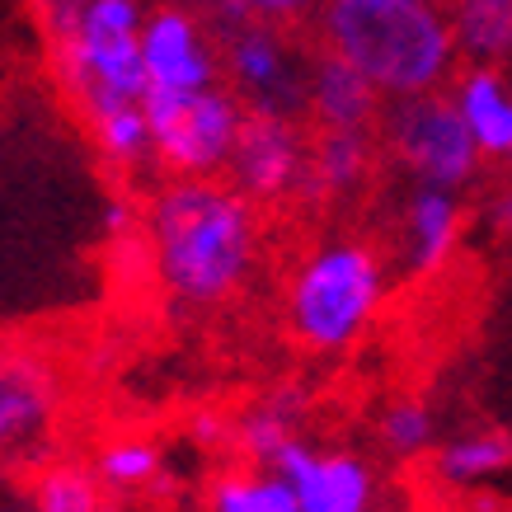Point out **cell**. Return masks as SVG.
Listing matches in <instances>:
<instances>
[{
    "label": "cell",
    "mask_w": 512,
    "mask_h": 512,
    "mask_svg": "<svg viewBox=\"0 0 512 512\" xmlns=\"http://www.w3.org/2000/svg\"><path fill=\"white\" fill-rule=\"evenodd\" d=\"M151 273L179 311H217L254 273L259 217L240 188L217 179H170L141 207Z\"/></svg>",
    "instance_id": "6da1fadb"
},
{
    "label": "cell",
    "mask_w": 512,
    "mask_h": 512,
    "mask_svg": "<svg viewBox=\"0 0 512 512\" xmlns=\"http://www.w3.org/2000/svg\"><path fill=\"white\" fill-rule=\"evenodd\" d=\"M160 5H179V10H198V15H207L217 0H160Z\"/></svg>",
    "instance_id": "f1b7e54d"
},
{
    "label": "cell",
    "mask_w": 512,
    "mask_h": 512,
    "mask_svg": "<svg viewBox=\"0 0 512 512\" xmlns=\"http://www.w3.org/2000/svg\"><path fill=\"white\" fill-rule=\"evenodd\" d=\"M320 47L372 80L381 99L447 90L461 71L447 0H320Z\"/></svg>",
    "instance_id": "7a4b0ae2"
},
{
    "label": "cell",
    "mask_w": 512,
    "mask_h": 512,
    "mask_svg": "<svg viewBox=\"0 0 512 512\" xmlns=\"http://www.w3.org/2000/svg\"><path fill=\"white\" fill-rule=\"evenodd\" d=\"M240 94L217 80L193 94H146V123L156 141V165L170 179H217L235 156L245 127Z\"/></svg>",
    "instance_id": "52a82bcc"
},
{
    "label": "cell",
    "mask_w": 512,
    "mask_h": 512,
    "mask_svg": "<svg viewBox=\"0 0 512 512\" xmlns=\"http://www.w3.org/2000/svg\"><path fill=\"white\" fill-rule=\"evenodd\" d=\"M141 62H146V94H193L221 80V52L198 10L151 5L141 24Z\"/></svg>",
    "instance_id": "9c48e42d"
},
{
    "label": "cell",
    "mask_w": 512,
    "mask_h": 512,
    "mask_svg": "<svg viewBox=\"0 0 512 512\" xmlns=\"http://www.w3.org/2000/svg\"><path fill=\"white\" fill-rule=\"evenodd\" d=\"M57 404H62V386L43 357L19 353V348L0 353V423H5L10 456L33 451L52 433Z\"/></svg>",
    "instance_id": "7c38bea8"
},
{
    "label": "cell",
    "mask_w": 512,
    "mask_h": 512,
    "mask_svg": "<svg viewBox=\"0 0 512 512\" xmlns=\"http://www.w3.org/2000/svg\"><path fill=\"white\" fill-rule=\"evenodd\" d=\"M395 268L409 282L442 278L466 240V202L456 188L409 184L395 207Z\"/></svg>",
    "instance_id": "30bf717a"
},
{
    "label": "cell",
    "mask_w": 512,
    "mask_h": 512,
    "mask_svg": "<svg viewBox=\"0 0 512 512\" xmlns=\"http://www.w3.org/2000/svg\"><path fill=\"white\" fill-rule=\"evenodd\" d=\"M273 470L292 484L301 512H376L381 503L376 470L348 447H315L306 437H292Z\"/></svg>",
    "instance_id": "8fae6325"
},
{
    "label": "cell",
    "mask_w": 512,
    "mask_h": 512,
    "mask_svg": "<svg viewBox=\"0 0 512 512\" xmlns=\"http://www.w3.org/2000/svg\"><path fill=\"white\" fill-rule=\"evenodd\" d=\"M484 221H489L498 235L512 231V188H498V193H489V202H484Z\"/></svg>",
    "instance_id": "484cf974"
},
{
    "label": "cell",
    "mask_w": 512,
    "mask_h": 512,
    "mask_svg": "<svg viewBox=\"0 0 512 512\" xmlns=\"http://www.w3.org/2000/svg\"><path fill=\"white\" fill-rule=\"evenodd\" d=\"M193 433H198V442H221V437H226V428H221V423L212 419V414H198Z\"/></svg>",
    "instance_id": "83f0119b"
},
{
    "label": "cell",
    "mask_w": 512,
    "mask_h": 512,
    "mask_svg": "<svg viewBox=\"0 0 512 512\" xmlns=\"http://www.w3.org/2000/svg\"><path fill=\"white\" fill-rule=\"evenodd\" d=\"M376 141L409 184H437L461 193L480 179L484 156L447 90L386 99Z\"/></svg>",
    "instance_id": "8992f818"
},
{
    "label": "cell",
    "mask_w": 512,
    "mask_h": 512,
    "mask_svg": "<svg viewBox=\"0 0 512 512\" xmlns=\"http://www.w3.org/2000/svg\"><path fill=\"white\" fill-rule=\"evenodd\" d=\"M207 29L221 52V80L240 94L249 113L306 118V76L311 47H301L287 24L254 19L240 0H217L207 10Z\"/></svg>",
    "instance_id": "5b68a950"
},
{
    "label": "cell",
    "mask_w": 512,
    "mask_h": 512,
    "mask_svg": "<svg viewBox=\"0 0 512 512\" xmlns=\"http://www.w3.org/2000/svg\"><path fill=\"white\" fill-rule=\"evenodd\" d=\"M156 0H85L76 19L52 29L57 76L76 109L99 99H137L146 104V62H141V24Z\"/></svg>",
    "instance_id": "277c9868"
},
{
    "label": "cell",
    "mask_w": 512,
    "mask_h": 512,
    "mask_svg": "<svg viewBox=\"0 0 512 512\" xmlns=\"http://www.w3.org/2000/svg\"><path fill=\"white\" fill-rule=\"evenodd\" d=\"M447 24L461 66L512 71V0H447Z\"/></svg>",
    "instance_id": "e0dca14e"
},
{
    "label": "cell",
    "mask_w": 512,
    "mask_h": 512,
    "mask_svg": "<svg viewBox=\"0 0 512 512\" xmlns=\"http://www.w3.org/2000/svg\"><path fill=\"white\" fill-rule=\"evenodd\" d=\"M104 231H109L113 240H127L132 231H141V207L132 198H123V193H113V198L104 202Z\"/></svg>",
    "instance_id": "d4e9b609"
},
{
    "label": "cell",
    "mask_w": 512,
    "mask_h": 512,
    "mask_svg": "<svg viewBox=\"0 0 512 512\" xmlns=\"http://www.w3.org/2000/svg\"><path fill=\"white\" fill-rule=\"evenodd\" d=\"M306 118H273V113H245L235 156L226 165L240 193L254 207H273V202L301 198L306 184V160H311V137H306Z\"/></svg>",
    "instance_id": "ba28073f"
},
{
    "label": "cell",
    "mask_w": 512,
    "mask_h": 512,
    "mask_svg": "<svg viewBox=\"0 0 512 512\" xmlns=\"http://www.w3.org/2000/svg\"><path fill=\"white\" fill-rule=\"evenodd\" d=\"M386 99L372 80L339 52H311V76H306V118L315 132H376Z\"/></svg>",
    "instance_id": "4fadbf2b"
},
{
    "label": "cell",
    "mask_w": 512,
    "mask_h": 512,
    "mask_svg": "<svg viewBox=\"0 0 512 512\" xmlns=\"http://www.w3.org/2000/svg\"><path fill=\"white\" fill-rule=\"evenodd\" d=\"M165 470V451L151 442V437H113L104 447L94 451V475L104 489H146V484L160 480Z\"/></svg>",
    "instance_id": "7402d4cb"
},
{
    "label": "cell",
    "mask_w": 512,
    "mask_h": 512,
    "mask_svg": "<svg viewBox=\"0 0 512 512\" xmlns=\"http://www.w3.org/2000/svg\"><path fill=\"white\" fill-rule=\"evenodd\" d=\"M484 160L512 165V71L503 66H461L447 85Z\"/></svg>",
    "instance_id": "5bb4252c"
},
{
    "label": "cell",
    "mask_w": 512,
    "mask_h": 512,
    "mask_svg": "<svg viewBox=\"0 0 512 512\" xmlns=\"http://www.w3.org/2000/svg\"><path fill=\"white\" fill-rule=\"evenodd\" d=\"M254 19H268V24H287V29H296V24H306V19H315V10H320V0H240Z\"/></svg>",
    "instance_id": "cb8c5ba5"
},
{
    "label": "cell",
    "mask_w": 512,
    "mask_h": 512,
    "mask_svg": "<svg viewBox=\"0 0 512 512\" xmlns=\"http://www.w3.org/2000/svg\"><path fill=\"white\" fill-rule=\"evenodd\" d=\"M85 127L94 137V151L104 156L113 170H146L156 165V141H151V123H146V104L137 99H99L80 109Z\"/></svg>",
    "instance_id": "2e32d148"
},
{
    "label": "cell",
    "mask_w": 512,
    "mask_h": 512,
    "mask_svg": "<svg viewBox=\"0 0 512 512\" xmlns=\"http://www.w3.org/2000/svg\"><path fill=\"white\" fill-rule=\"evenodd\" d=\"M372 165H376V132H315L301 198L311 202L353 198L357 188L372 179Z\"/></svg>",
    "instance_id": "9a60e30c"
},
{
    "label": "cell",
    "mask_w": 512,
    "mask_h": 512,
    "mask_svg": "<svg viewBox=\"0 0 512 512\" xmlns=\"http://www.w3.org/2000/svg\"><path fill=\"white\" fill-rule=\"evenodd\" d=\"M376 442L395 456V461H419L437 447V414L433 404L419 395H400L381 409L376 419Z\"/></svg>",
    "instance_id": "44dd1931"
},
{
    "label": "cell",
    "mask_w": 512,
    "mask_h": 512,
    "mask_svg": "<svg viewBox=\"0 0 512 512\" xmlns=\"http://www.w3.org/2000/svg\"><path fill=\"white\" fill-rule=\"evenodd\" d=\"M301 419H306V395L301 390H268V395H259L254 404L240 409V419L231 423V442L254 466H273L278 451L292 437H301Z\"/></svg>",
    "instance_id": "ac0fdd59"
},
{
    "label": "cell",
    "mask_w": 512,
    "mask_h": 512,
    "mask_svg": "<svg viewBox=\"0 0 512 512\" xmlns=\"http://www.w3.org/2000/svg\"><path fill=\"white\" fill-rule=\"evenodd\" d=\"M33 512H104V484L85 466H47L33 480Z\"/></svg>",
    "instance_id": "603a6c76"
},
{
    "label": "cell",
    "mask_w": 512,
    "mask_h": 512,
    "mask_svg": "<svg viewBox=\"0 0 512 512\" xmlns=\"http://www.w3.org/2000/svg\"><path fill=\"white\" fill-rule=\"evenodd\" d=\"M33 5L47 15V24H52V29H62L66 19L80 15V5H85V0H33Z\"/></svg>",
    "instance_id": "4316f807"
},
{
    "label": "cell",
    "mask_w": 512,
    "mask_h": 512,
    "mask_svg": "<svg viewBox=\"0 0 512 512\" xmlns=\"http://www.w3.org/2000/svg\"><path fill=\"white\" fill-rule=\"evenodd\" d=\"M207 512H301L296 508L292 484L282 480L273 466H240L221 470L207 489Z\"/></svg>",
    "instance_id": "ffe728a7"
},
{
    "label": "cell",
    "mask_w": 512,
    "mask_h": 512,
    "mask_svg": "<svg viewBox=\"0 0 512 512\" xmlns=\"http://www.w3.org/2000/svg\"><path fill=\"white\" fill-rule=\"evenodd\" d=\"M10 456V442H5V423H0V461Z\"/></svg>",
    "instance_id": "f546056e"
},
{
    "label": "cell",
    "mask_w": 512,
    "mask_h": 512,
    "mask_svg": "<svg viewBox=\"0 0 512 512\" xmlns=\"http://www.w3.org/2000/svg\"><path fill=\"white\" fill-rule=\"evenodd\" d=\"M512 470V437L494 428L456 433L433 447V480L447 489H480Z\"/></svg>",
    "instance_id": "d6986e66"
},
{
    "label": "cell",
    "mask_w": 512,
    "mask_h": 512,
    "mask_svg": "<svg viewBox=\"0 0 512 512\" xmlns=\"http://www.w3.org/2000/svg\"><path fill=\"white\" fill-rule=\"evenodd\" d=\"M390 296V259L357 235H329L296 264L287 282V334L306 353H348L372 334Z\"/></svg>",
    "instance_id": "3957f363"
}]
</instances>
